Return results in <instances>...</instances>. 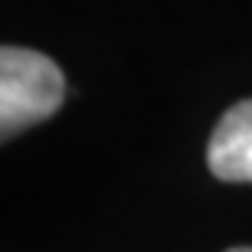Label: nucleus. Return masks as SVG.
<instances>
[{
  "mask_svg": "<svg viewBox=\"0 0 252 252\" xmlns=\"http://www.w3.org/2000/svg\"><path fill=\"white\" fill-rule=\"evenodd\" d=\"M206 164L220 180L252 184V98L233 105L220 118L206 144Z\"/></svg>",
  "mask_w": 252,
  "mask_h": 252,
  "instance_id": "f03ea898",
  "label": "nucleus"
},
{
  "mask_svg": "<svg viewBox=\"0 0 252 252\" xmlns=\"http://www.w3.org/2000/svg\"><path fill=\"white\" fill-rule=\"evenodd\" d=\"M229 252H252V246H236V249H229Z\"/></svg>",
  "mask_w": 252,
  "mask_h": 252,
  "instance_id": "7ed1b4c3",
  "label": "nucleus"
},
{
  "mask_svg": "<svg viewBox=\"0 0 252 252\" xmlns=\"http://www.w3.org/2000/svg\"><path fill=\"white\" fill-rule=\"evenodd\" d=\"M65 98V79L59 65L36 49H0V131L13 138L46 122Z\"/></svg>",
  "mask_w": 252,
  "mask_h": 252,
  "instance_id": "f257e3e1",
  "label": "nucleus"
}]
</instances>
